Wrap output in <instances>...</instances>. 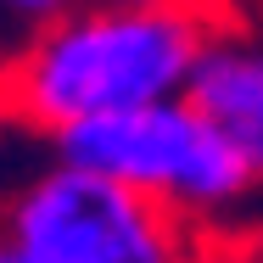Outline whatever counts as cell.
Segmentation results:
<instances>
[{
    "label": "cell",
    "mask_w": 263,
    "mask_h": 263,
    "mask_svg": "<svg viewBox=\"0 0 263 263\" xmlns=\"http://www.w3.org/2000/svg\"><path fill=\"white\" fill-rule=\"evenodd\" d=\"M0 263H213V241L202 224L56 157L11 191Z\"/></svg>",
    "instance_id": "3"
},
{
    "label": "cell",
    "mask_w": 263,
    "mask_h": 263,
    "mask_svg": "<svg viewBox=\"0 0 263 263\" xmlns=\"http://www.w3.org/2000/svg\"><path fill=\"white\" fill-rule=\"evenodd\" d=\"M0 118H11V112H6V96H0Z\"/></svg>",
    "instance_id": "8"
},
{
    "label": "cell",
    "mask_w": 263,
    "mask_h": 263,
    "mask_svg": "<svg viewBox=\"0 0 263 263\" xmlns=\"http://www.w3.org/2000/svg\"><path fill=\"white\" fill-rule=\"evenodd\" d=\"M79 6H90V0H0V51H11L17 40H28L34 28H45Z\"/></svg>",
    "instance_id": "5"
},
{
    "label": "cell",
    "mask_w": 263,
    "mask_h": 263,
    "mask_svg": "<svg viewBox=\"0 0 263 263\" xmlns=\"http://www.w3.org/2000/svg\"><path fill=\"white\" fill-rule=\"evenodd\" d=\"M241 263H263V224L247 235V241H241Z\"/></svg>",
    "instance_id": "6"
},
{
    "label": "cell",
    "mask_w": 263,
    "mask_h": 263,
    "mask_svg": "<svg viewBox=\"0 0 263 263\" xmlns=\"http://www.w3.org/2000/svg\"><path fill=\"white\" fill-rule=\"evenodd\" d=\"M129 6H179V0H129Z\"/></svg>",
    "instance_id": "7"
},
{
    "label": "cell",
    "mask_w": 263,
    "mask_h": 263,
    "mask_svg": "<svg viewBox=\"0 0 263 263\" xmlns=\"http://www.w3.org/2000/svg\"><path fill=\"white\" fill-rule=\"evenodd\" d=\"M263 179V28H224L191 90Z\"/></svg>",
    "instance_id": "4"
},
{
    "label": "cell",
    "mask_w": 263,
    "mask_h": 263,
    "mask_svg": "<svg viewBox=\"0 0 263 263\" xmlns=\"http://www.w3.org/2000/svg\"><path fill=\"white\" fill-rule=\"evenodd\" d=\"M218 34L224 23L208 0H90L0 51V96L17 123L62 140L84 123L191 96Z\"/></svg>",
    "instance_id": "1"
},
{
    "label": "cell",
    "mask_w": 263,
    "mask_h": 263,
    "mask_svg": "<svg viewBox=\"0 0 263 263\" xmlns=\"http://www.w3.org/2000/svg\"><path fill=\"white\" fill-rule=\"evenodd\" d=\"M51 146L56 157L84 162L106 179H118L123 191L179 213L202 230L241 218L263 185L258 168L247 162V152L230 140V129L196 96L84 123Z\"/></svg>",
    "instance_id": "2"
}]
</instances>
